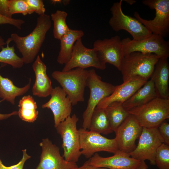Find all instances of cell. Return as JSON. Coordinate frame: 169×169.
Segmentation results:
<instances>
[{
  "label": "cell",
  "instance_id": "obj_6",
  "mask_svg": "<svg viewBox=\"0 0 169 169\" xmlns=\"http://www.w3.org/2000/svg\"><path fill=\"white\" fill-rule=\"evenodd\" d=\"M123 1L114 3L110 8L112 16L109 23L112 29L116 32L125 30L134 40H140L150 36L152 33L138 20L124 13L121 8Z\"/></svg>",
  "mask_w": 169,
  "mask_h": 169
},
{
  "label": "cell",
  "instance_id": "obj_39",
  "mask_svg": "<svg viewBox=\"0 0 169 169\" xmlns=\"http://www.w3.org/2000/svg\"><path fill=\"white\" fill-rule=\"evenodd\" d=\"M51 2L52 3L55 4L57 3H61L62 2L64 5H66L68 4L69 3V0H52Z\"/></svg>",
  "mask_w": 169,
  "mask_h": 169
},
{
  "label": "cell",
  "instance_id": "obj_21",
  "mask_svg": "<svg viewBox=\"0 0 169 169\" xmlns=\"http://www.w3.org/2000/svg\"><path fill=\"white\" fill-rule=\"evenodd\" d=\"M156 97L154 83L150 79L122 104L125 109L128 111L144 105Z\"/></svg>",
  "mask_w": 169,
  "mask_h": 169
},
{
  "label": "cell",
  "instance_id": "obj_35",
  "mask_svg": "<svg viewBox=\"0 0 169 169\" xmlns=\"http://www.w3.org/2000/svg\"><path fill=\"white\" fill-rule=\"evenodd\" d=\"M0 14L7 18H12L9 12V0H0Z\"/></svg>",
  "mask_w": 169,
  "mask_h": 169
},
{
  "label": "cell",
  "instance_id": "obj_38",
  "mask_svg": "<svg viewBox=\"0 0 169 169\" xmlns=\"http://www.w3.org/2000/svg\"><path fill=\"white\" fill-rule=\"evenodd\" d=\"M148 166L145 161H141L136 169H147Z\"/></svg>",
  "mask_w": 169,
  "mask_h": 169
},
{
  "label": "cell",
  "instance_id": "obj_15",
  "mask_svg": "<svg viewBox=\"0 0 169 169\" xmlns=\"http://www.w3.org/2000/svg\"><path fill=\"white\" fill-rule=\"evenodd\" d=\"M93 46L99 57L104 63L111 64L120 70L124 56L120 36L97 39L94 42Z\"/></svg>",
  "mask_w": 169,
  "mask_h": 169
},
{
  "label": "cell",
  "instance_id": "obj_12",
  "mask_svg": "<svg viewBox=\"0 0 169 169\" xmlns=\"http://www.w3.org/2000/svg\"><path fill=\"white\" fill-rule=\"evenodd\" d=\"M90 67L104 70L106 65L99 57L96 50L85 47L82 38H80L75 43L71 58L65 64L62 71H67L77 68L85 69Z\"/></svg>",
  "mask_w": 169,
  "mask_h": 169
},
{
  "label": "cell",
  "instance_id": "obj_3",
  "mask_svg": "<svg viewBox=\"0 0 169 169\" xmlns=\"http://www.w3.org/2000/svg\"><path fill=\"white\" fill-rule=\"evenodd\" d=\"M89 74V70L77 68L65 71H54L51 75L59 84L72 105H74L84 101V92Z\"/></svg>",
  "mask_w": 169,
  "mask_h": 169
},
{
  "label": "cell",
  "instance_id": "obj_28",
  "mask_svg": "<svg viewBox=\"0 0 169 169\" xmlns=\"http://www.w3.org/2000/svg\"><path fill=\"white\" fill-rule=\"evenodd\" d=\"M11 42L9 38L6 42V47L2 48L0 51V62L10 65L14 69L20 68L24 63L22 58L18 56L15 53L14 46H9Z\"/></svg>",
  "mask_w": 169,
  "mask_h": 169
},
{
  "label": "cell",
  "instance_id": "obj_36",
  "mask_svg": "<svg viewBox=\"0 0 169 169\" xmlns=\"http://www.w3.org/2000/svg\"><path fill=\"white\" fill-rule=\"evenodd\" d=\"M75 169H107L102 167H97L91 165L90 163L89 159L85 161L84 164L80 167H77Z\"/></svg>",
  "mask_w": 169,
  "mask_h": 169
},
{
  "label": "cell",
  "instance_id": "obj_20",
  "mask_svg": "<svg viewBox=\"0 0 169 169\" xmlns=\"http://www.w3.org/2000/svg\"><path fill=\"white\" fill-rule=\"evenodd\" d=\"M150 78L154 83L157 97L169 99V64L168 58L159 59Z\"/></svg>",
  "mask_w": 169,
  "mask_h": 169
},
{
  "label": "cell",
  "instance_id": "obj_26",
  "mask_svg": "<svg viewBox=\"0 0 169 169\" xmlns=\"http://www.w3.org/2000/svg\"><path fill=\"white\" fill-rule=\"evenodd\" d=\"M122 104L120 102H114L105 109L111 127L113 131L130 115Z\"/></svg>",
  "mask_w": 169,
  "mask_h": 169
},
{
  "label": "cell",
  "instance_id": "obj_32",
  "mask_svg": "<svg viewBox=\"0 0 169 169\" xmlns=\"http://www.w3.org/2000/svg\"><path fill=\"white\" fill-rule=\"evenodd\" d=\"M24 23L25 21L23 19L8 18L0 14V25L10 24L21 29L22 25Z\"/></svg>",
  "mask_w": 169,
  "mask_h": 169
},
{
  "label": "cell",
  "instance_id": "obj_25",
  "mask_svg": "<svg viewBox=\"0 0 169 169\" xmlns=\"http://www.w3.org/2000/svg\"><path fill=\"white\" fill-rule=\"evenodd\" d=\"M18 115L23 120L33 122L37 119L38 114L37 105L33 97L30 95L23 96L18 102Z\"/></svg>",
  "mask_w": 169,
  "mask_h": 169
},
{
  "label": "cell",
  "instance_id": "obj_18",
  "mask_svg": "<svg viewBox=\"0 0 169 169\" xmlns=\"http://www.w3.org/2000/svg\"><path fill=\"white\" fill-rule=\"evenodd\" d=\"M146 81L140 79H133L123 82L121 84L115 86L113 93L102 100L96 108L105 109L114 102L123 104L129 99Z\"/></svg>",
  "mask_w": 169,
  "mask_h": 169
},
{
  "label": "cell",
  "instance_id": "obj_33",
  "mask_svg": "<svg viewBox=\"0 0 169 169\" xmlns=\"http://www.w3.org/2000/svg\"><path fill=\"white\" fill-rule=\"evenodd\" d=\"M158 131L162 137L164 143L169 145V124L165 120L162 122L158 127Z\"/></svg>",
  "mask_w": 169,
  "mask_h": 169
},
{
  "label": "cell",
  "instance_id": "obj_41",
  "mask_svg": "<svg viewBox=\"0 0 169 169\" xmlns=\"http://www.w3.org/2000/svg\"><path fill=\"white\" fill-rule=\"evenodd\" d=\"M126 2L128 4L130 5H132L133 4L135 3L136 1L134 0H123Z\"/></svg>",
  "mask_w": 169,
  "mask_h": 169
},
{
  "label": "cell",
  "instance_id": "obj_17",
  "mask_svg": "<svg viewBox=\"0 0 169 169\" xmlns=\"http://www.w3.org/2000/svg\"><path fill=\"white\" fill-rule=\"evenodd\" d=\"M114 154L104 157L96 153L90 158V164L95 167L107 169H136L141 161L119 150Z\"/></svg>",
  "mask_w": 169,
  "mask_h": 169
},
{
  "label": "cell",
  "instance_id": "obj_16",
  "mask_svg": "<svg viewBox=\"0 0 169 169\" xmlns=\"http://www.w3.org/2000/svg\"><path fill=\"white\" fill-rule=\"evenodd\" d=\"M49 100L42 105L43 108L50 109L54 117V126L56 128L61 122L70 116L72 103L63 89L57 86L53 88Z\"/></svg>",
  "mask_w": 169,
  "mask_h": 169
},
{
  "label": "cell",
  "instance_id": "obj_31",
  "mask_svg": "<svg viewBox=\"0 0 169 169\" xmlns=\"http://www.w3.org/2000/svg\"><path fill=\"white\" fill-rule=\"evenodd\" d=\"M30 8L39 15L45 14V8L42 0H25Z\"/></svg>",
  "mask_w": 169,
  "mask_h": 169
},
{
  "label": "cell",
  "instance_id": "obj_30",
  "mask_svg": "<svg viewBox=\"0 0 169 169\" xmlns=\"http://www.w3.org/2000/svg\"><path fill=\"white\" fill-rule=\"evenodd\" d=\"M9 8L12 16L17 13H21L25 16L34 12L25 0H9Z\"/></svg>",
  "mask_w": 169,
  "mask_h": 169
},
{
  "label": "cell",
  "instance_id": "obj_27",
  "mask_svg": "<svg viewBox=\"0 0 169 169\" xmlns=\"http://www.w3.org/2000/svg\"><path fill=\"white\" fill-rule=\"evenodd\" d=\"M68 14L65 11L57 10L52 13L50 18L53 22V36L57 39L60 40L61 38L69 30L66 23Z\"/></svg>",
  "mask_w": 169,
  "mask_h": 169
},
{
  "label": "cell",
  "instance_id": "obj_40",
  "mask_svg": "<svg viewBox=\"0 0 169 169\" xmlns=\"http://www.w3.org/2000/svg\"><path fill=\"white\" fill-rule=\"evenodd\" d=\"M6 44V42H5L4 39L0 35V51L1 50L2 48L4 47V46Z\"/></svg>",
  "mask_w": 169,
  "mask_h": 169
},
{
  "label": "cell",
  "instance_id": "obj_4",
  "mask_svg": "<svg viewBox=\"0 0 169 169\" xmlns=\"http://www.w3.org/2000/svg\"><path fill=\"white\" fill-rule=\"evenodd\" d=\"M128 112L134 116L143 127L158 128L169 118V99L156 97Z\"/></svg>",
  "mask_w": 169,
  "mask_h": 169
},
{
  "label": "cell",
  "instance_id": "obj_5",
  "mask_svg": "<svg viewBox=\"0 0 169 169\" xmlns=\"http://www.w3.org/2000/svg\"><path fill=\"white\" fill-rule=\"evenodd\" d=\"M78 118L75 114L69 116L56 128L62 139L63 157L66 161L76 163L81 155L77 124Z\"/></svg>",
  "mask_w": 169,
  "mask_h": 169
},
{
  "label": "cell",
  "instance_id": "obj_37",
  "mask_svg": "<svg viewBox=\"0 0 169 169\" xmlns=\"http://www.w3.org/2000/svg\"><path fill=\"white\" fill-rule=\"evenodd\" d=\"M3 101L4 100H0V103ZM17 115H18V112L16 111L7 114H3L0 113V120L7 119L12 116Z\"/></svg>",
  "mask_w": 169,
  "mask_h": 169
},
{
  "label": "cell",
  "instance_id": "obj_1",
  "mask_svg": "<svg viewBox=\"0 0 169 169\" xmlns=\"http://www.w3.org/2000/svg\"><path fill=\"white\" fill-rule=\"evenodd\" d=\"M51 26L50 16L45 13L38 16L35 27L28 35L21 36L16 33L11 34L9 38L14 42L21 54L24 64H29L34 61Z\"/></svg>",
  "mask_w": 169,
  "mask_h": 169
},
{
  "label": "cell",
  "instance_id": "obj_34",
  "mask_svg": "<svg viewBox=\"0 0 169 169\" xmlns=\"http://www.w3.org/2000/svg\"><path fill=\"white\" fill-rule=\"evenodd\" d=\"M23 156L21 160L16 164L6 167L8 169H23L25 161L31 158L27 153L26 149L22 150Z\"/></svg>",
  "mask_w": 169,
  "mask_h": 169
},
{
  "label": "cell",
  "instance_id": "obj_22",
  "mask_svg": "<svg viewBox=\"0 0 169 169\" xmlns=\"http://www.w3.org/2000/svg\"><path fill=\"white\" fill-rule=\"evenodd\" d=\"M84 35L81 30L69 29L59 40L60 49L57 58L59 64H65L70 59L76 41Z\"/></svg>",
  "mask_w": 169,
  "mask_h": 169
},
{
  "label": "cell",
  "instance_id": "obj_43",
  "mask_svg": "<svg viewBox=\"0 0 169 169\" xmlns=\"http://www.w3.org/2000/svg\"><path fill=\"white\" fill-rule=\"evenodd\" d=\"M2 162L0 160V167L1 166L2 164Z\"/></svg>",
  "mask_w": 169,
  "mask_h": 169
},
{
  "label": "cell",
  "instance_id": "obj_7",
  "mask_svg": "<svg viewBox=\"0 0 169 169\" xmlns=\"http://www.w3.org/2000/svg\"><path fill=\"white\" fill-rule=\"evenodd\" d=\"M89 72L86 85L90 90V96L87 107L82 115V128L88 130L95 109L102 100L113 93L115 87L112 84L102 81L95 69H90Z\"/></svg>",
  "mask_w": 169,
  "mask_h": 169
},
{
  "label": "cell",
  "instance_id": "obj_42",
  "mask_svg": "<svg viewBox=\"0 0 169 169\" xmlns=\"http://www.w3.org/2000/svg\"><path fill=\"white\" fill-rule=\"evenodd\" d=\"M0 169H8L6 166L3 165V164H2L1 166L0 167Z\"/></svg>",
  "mask_w": 169,
  "mask_h": 169
},
{
  "label": "cell",
  "instance_id": "obj_8",
  "mask_svg": "<svg viewBox=\"0 0 169 169\" xmlns=\"http://www.w3.org/2000/svg\"><path fill=\"white\" fill-rule=\"evenodd\" d=\"M142 3L151 9L155 11V17L152 20L142 18L137 12L134 16L152 33L163 38L168 36L169 33V0H144Z\"/></svg>",
  "mask_w": 169,
  "mask_h": 169
},
{
  "label": "cell",
  "instance_id": "obj_10",
  "mask_svg": "<svg viewBox=\"0 0 169 169\" xmlns=\"http://www.w3.org/2000/svg\"><path fill=\"white\" fill-rule=\"evenodd\" d=\"M81 155L91 158L98 152L105 151L115 153L118 150L115 139H109L100 134L81 128L78 130Z\"/></svg>",
  "mask_w": 169,
  "mask_h": 169
},
{
  "label": "cell",
  "instance_id": "obj_29",
  "mask_svg": "<svg viewBox=\"0 0 169 169\" xmlns=\"http://www.w3.org/2000/svg\"><path fill=\"white\" fill-rule=\"evenodd\" d=\"M155 163L159 169H169V145L163 143L158 147Z\"/></svg>",
  "mask_w": 169,
  "mask_h": 169
},
{
  "label": "cell",
  "instance_id": "obj_19",
  "mask_svg": "<svg viewBox=\"0 0 169 169\" xmlns=\"http://www.w3.org/2000/svg\"><path fill=\"white\" fill-rule=\"evenodd\" d=\"M35 79L32 88L33 95L39 97H46L50 95L53 88L50 79L47 74V67L38 55L32 65Z\"/></svg>",
  "mask_w": 169,
  "mask_h": 169
},
{
  "label": "cell",
  "instance_id": "obj_24",
  "mask_svg": "<svg viewBox=\"0 0 169 169\" xmlns=\"http://www.w3.org/2000/svg\"><path fill=\"white\" fill-rule=\"evenodd\" d=\"M89 130L107 135L112 131L105 109L95 108L91 116Z\"/></svg>",
  "mask_w": 169,
  "mask_h": 169
},
{
  "label": "cell",
  "instance_id": "obj_23",
  "mask_svg": "<svg viewBox=\"0 0 169 169\" xmlns=\"http://www.w3.org/2000/svg\"><path fill=\"white\" fill-rule=\"evenodd\" d=\"M31 79L24 87L15 86L13 81L7 78L2 76L0 74V98L14 105L16 97L27 93L30 88Z\"/></svg>",
  "mask_w": 169,
  "mask_h": 169
},
{
  "label": "cell",
  "instance_id": "obj_2",
  "mask_svg": "<svg viewBox=\"0 0 169 169\" xmlns=\"http://www.w3.org/2000/svg\"><path fill=\"white\" fill-rule=\"evenodd\" d=\"M159 57L153 54L135 52L125 56L120 71L125 82L133 79L146 81L151 78Z\"/></svg>",
  "mask_w": 169,
  "mask_h": 169
},
{
  "label": "cell",
  "instance_id": "obj_13",
  "mask_svg": "<svg viewBox=\"0 0 169 169\" xmlns=\"http://www.w3.org/2000/svg\"><path fill=\"white\" fill-rule=\"evenodd\" d=\"M143 127L133 115L130 114L114 131L118 150L129 154L136 148Z\"/></svg>",
  "mask_w": 169,
  "mask_h": 169
},
{
  "label": "cell",
  "instance_id": "obj_11",
  "mask_svg": "<svg viewBox=\"0 0 169 169\" xmlns=\"http://www.w3.org/2000/svg\"><path fill=\"white\" fill-rule=\"evenodd\" d=\"M163 143L164 141L158 128L143 127L137 146L128 154L131 157L140 161L148 160L151 165H155L157 150Z\"/></svg>",
  "mask_w": 169,
  "mask_h": 169
},
{
  "label": "cell",
  "instance_id": "obj_9",
  "mask_svg": "<svg viewBox=\"0 0 169 169\" xmlns=\"http://www.w3.org/2000/svg\"><path fill=\"white\" fill-rule=\"evenodd\" d=\"M124 57L135 52L144 54H153L160 58H168L169 56V43L164 38L153 34L140 40L131 39L129 38L121 40Z\"/></svg>",
  "mask_w": 169,
  "mask_h": 169
},
{
  "label": "cell",
  "instance_id": "obj_14",
  "mask_svg": "<svg viewBox=\"0 0 169 169\" xmlns=\"http://www.w3.org/2000/svg\"><path fill=\"white\" fill-rule=\"evenodd\" d=\"M39 145L42 151L36 169H75L78 167L76 163L65 160L61 155L59 147L48 138L43 139Z\"/></svg>",
  "mask_w": 169,
  "mask_h": 169
}]
</instances>
